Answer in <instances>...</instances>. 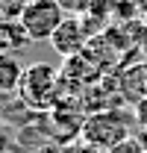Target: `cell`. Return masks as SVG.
I'll list each match as a JSON object with an SVG mask.
<instances>
[{
    "mask_svg": "<svg viewBox=\"0 0 147 153\" xmlns=\"http://www.w3.org/2000/svg\"><path fill=\"white\" fill-rule=\"evenodd\" d=\"M132 121L135 115H129L127 109H103V112L85 115L79 138L85 144H91L97 150L109 153L112 147H118L121 141H127L132 135Z\"/></svg>",
    "mask_w": 147,
    "mask_h": 153,
    "instance_id": "cell-1",
    "label": "cell"
},
{
    "mask_svg": "<svg viewBox=\"0 0 147 153\" xmlns=\"http://www.w3.org/2000/svg\"><path fill=\"white\" fill-rule=\"evenodd\" d=\"M18 97L27 109H36V112L53 109L62 100V74H59V68L47 65V62H36V65L24 68Z\"/></svg>",
    "mask_w": 147,
    "mask_h": 153,
    "instance_id": "cell-2",
    "label": "cell"
},
{
    "mask_svg": "<svg viewBox=\"0 0 147 153\" xmlns=\"http://www.w3.org/2000/svg\"><path fill=\"white\" fill-rule=\"evenodd\" d=\"M65 18L68 15L59 9L56 0H30L18 21L24 27V33L30 36V41H50Z\"/></svg>",
    "mask_w": 147,
    "mask_h": 153,
    "instance_id": "cell-3",
    "label": "cell"
},
{
    "mask_svg": "<svg viewBox=\"0 0 147 153\" xmlns=\"http://www.w3.org/2000/svg\"><path fill=\"white\" fill-rule=\"evenodd\" d=\"M91 30H88V24L85 18H76V15H68V18L59 24V30L53 33L50 38V44H53V50L59 56L71 59V56H79V53H85V47H88V41H91Z\"/></svg>",
    "mask_w": 147,
    "mask_h": 153,
    "instance_id": "cell-4",
    "label": "cell"
},
{
    "mask_svg": "<svg viewBox=\"0 0 147 153\" xmlns=\"http://www.w3.org/2000/svg\"><path fill=\"white\" fill-rule=\"evenodd\" d=\"M21 76H24V68L15 53H0V94H12L18 91Z\"/></svg>",
    "mask_w": 147,
    "mask_h": 153,
    "instance_id": "cell-5",
    "label": "cell"
},
{
    "mask_svg": "<svg viewBox=\"0 0 147 153\" xmlns=\"http://www.w3.org/2000/svg\"><path fill=\"white\" fill-rule=\"evenodd\" d=\"M30 41L21 21H0V53H15Z\"/></svg>",
    "mask_w": 147,
    "mask_h": 153,
    "instance_id": "cell-6",
    "label": "cell"
},
{
    "mask_svg": "<svg viewBox=\"0 0 147 153\" xmlns=\"http://www.w3.org/2000/svg\"><path fill=\"white\" fill-rule=\"evenodd\" d=\"M30 0H0V21H18Z\"/></svg>",
    "mask_w": 147,
    "mask_h": 153,
    "instance_id": "cell-7",
    "label": "cell"
},
{
    "mask_svg": "<svg viewBox=\"0 0 147 153\" xmlns=\"http://www.w3.org/2000/svg\"><path fill=\"white\" fill-rule=\"evenodd\" d=\"M56 3H59V9L65 15H76V18L88 15V9L94 6V0H56Z\"/></svg>",
    "mask_w": 147,
    "mask_h": 153,
    "instance_id": "cell-8",
    "label": "cell"
},
{
    "mask_svg": "<svg viewBox=\"0 0 147 153\" xmlns=\"http://www.w3.org/2000/svg\"><path fill=\"white\" fill-rule=\"evenodd\" d=\"M109 153H147V144L141 138H135V135H129L127 141H121L118 147H112Z\"/></svg>",
    "mask_w": 147,
    "mask_h": 153,
    "instance_id": "cell-9",
    "label": "cell"
},
{
    "mask_svg": "<svg viewBox=\"0 0 147 153\" xmlns=\"http://www.w3.org/2000/svg\"><path fill=\"white\" fill-rule=\"evenodd\" d=\"M132 109H135V112H132V115H135V124H138V127L147 133V97H141V100H138Z\"/></svg>",
    "mask_w": 147,
    "mask_h": 153,
    "instance_id": "cell-10",
    "label": "cell"
},
{
    "mask_svg": "<svg viewBox=\"0 0 147 153\" xmlns=\"http://www.w3.org/2000/svg\"><path fill=\"white\" fill-rule=\"evenodd\" d=\"M65 153H103V150H97V147H91V144L82 141V144H76V147H68Z\"/></svg>",
    "mask_w": 147,
    "mask_h": 153,
    "instance_id": "cell-11",
    "label": "cell"
},
{
    "mask_svg": "<svg viewBox=\"0 0 147 153\" xmlns=\"http://www.w3.org/2000/svg\"><path fill=\"white\" fill-rule=\"evenodd\" d=\"M0 153H9V141H6V135L0 133Z\"/></svg>",
    "mask_w": 147,
    "mask_h": 153,
    "instance_id": "cell-12",
    "label": "cell"
},
{
    "mask_svg": "<svg viewBox=\"0 0 147 153\" xmlns=\"http://www.w3.org/2000/svg\"><path fill=\"white\" fill-rule=\"evenodd\" d=\"M135 9H138L141 15H147V0H135Z\"/></svg>",
    "mask_w": 147,
    "mask_h": 153,
    "instance_id": "cell-13",
    "label": "cell"
},
{
    "mask_svg": "<svg viewBox=\"0 0 147 153\" xmlns=\"http://www.w3.org/2000/svg\"><path fill=\"white\" fill-rule=\"evenodd\" d=\"M144 82H147V59H144Z\"/></svg>",
    "mask_w": 147,
    "mask_h": 153,
    "instance_id": "cell-14",
    "label": "cell"
}]
</instances>
